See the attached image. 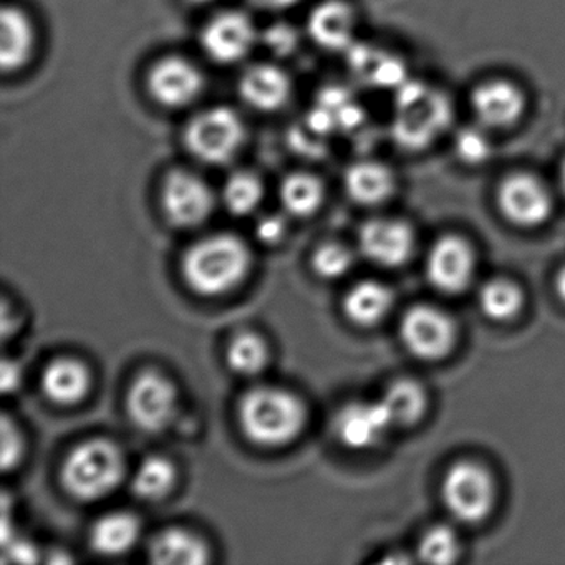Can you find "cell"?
<instances>
[{
  "label": "cell",
  "instance_id": "cell-1",
  "mask_svg": "<svg viewBox=\"0 0 565 565\" xmlns=\"http://www.w3.org/2000/svg\"><path fill=\"white\" fill-rule=\"evenodd\" d=\"M239 425L249 441L266 448L289 445L302 431L307 412L300 398L276 386H257L239 402Z\"/></svg>",
  "mask_w": 565,
  "mask_h": 565
},
{
  "label": "cell",
  "instance_id": "cell-2",
  "mask_svg": "<svg viewBox=\"0 0 565 565\" xmlns=\"http://www.w3.org/2000/svg\"><path fill=\"white\" fill-rule=\"evenodd\" d=\"M249 269V249L233 234L204 237L188 250L183 260L188 286L206 297L230 292L246 279Z\"/></svg>",
  "mask_w": 565,
  "mask_h": 565
},
{
  "label": "cell",
  "instance_id": "cell-3",
  "mask_svg": "<svg viewBox=\"0 0 565 565\" xmlns=\"http://www.w3.org/2000/svg\"><path fill=\"white\" fill-rule=\"evenodd\" d=\"M451 104L429 85H399L393 137L406 150L419 151L431 147L451 125Z\"/></svg>",
  "mask_w": 565,
  "mask_h": 565
},
{
  "label": "cell",
  "instance_id": "cell-4",
  "mask_svg": "<svg viewBox=\"0 0 565 565\" xmlns=\"http://www.w3.org/2000/svg\"><path fill=\"white\" fill-rule=\"evenodd\" d=\"M125 475V458L107 439L82 443L62 466V484L78 501H98L114 492Z\"/></svg>",
  "mask_w": 565,
  "mask_h": 565
},
{
  "label": "cell",
  "instance_id": "cell-5",
  "mask_svg": "<svg viewBox=\"0 0 565 565\" xmlns=\"http://www.w3.org/2000/svg\"><path fill=\"white\" fill-rule=\"evenodd\" d=\"M246 141L243 118L227 107L207 108L193 118L184 134L188 151L213 167L230 163Z\"/></svg>",
  "mask_w": 565,
  "mask_h": 565
},
{
  "label": "cell",
  "instance_id": "cell-6",
  "mask_svg": "<svg viewBox=\"0 0 565 565\" xmlns=\"http://www.w3.org/2000/svg\"><path fill=\"white\" fill-rule=\"evenodd\" d=\"M441 494L452 518L476 524L491 512L495 486L488 469L472 461H461L446 472Z\"/></svg>",
  "mask_w": 565,
  "mask_h": 565
},
{
  "label": "cell",
  "instance_id": "cell-7",
  "mask_svg": "<svg viewBox=\"0 0 565 565\" xmlns=\"http://www.w3.org/2000/svg\"><path fill=\"white\" fill-rule=\"evenodd\" d=\"M476 124L489 131L511 130L527 114V94L511 78L494 77L476 85L469 98Z\"/></svg>",
  "mask_w": 565,
  "mask_h": 565
},
{
  "label": "cell",
  "instance_id": "cell-8",
  "mask_svg": "<svg viewBox=\"0 0 565 565\" xmlns=\"http://www.w3.org/2000/svg\"><path fill=\"white\" fill-rule=\"evenodd\" d=\"M131 422L147 433H161L173 425L178 413V392L173 383L154 372L135 379L127 398Z\"/></svg>",
  "mask_w": 565,
  "mask_h": 565
},
{
  "label": "cell",
  "instance_id": "cell-9",
  "mask_svg": "<svg viewBox=\"0 0 565 565\" xmlns=\"http://www.w3.org/2000/svg\"><path fill=\"white\" fill-rule=\"evenodd\" d=\"M495 200L502 216L521 227L545 223L554 206L547 184L527 171H515L502 178Z\"/></svg>",
  "mask_w": 565,
  "mask_h": 565
},
{
  "label": "cell",
  "instance_id": "cell-10",
  "mask_svg": "<svg viewBox=\"0 0 565 565\" xmlns=\"http://www.w3.org/2000/svg\"><path fill=\"white\" fill-rule=\"evenodd\" d=\"M161 203L174 226L196 227L213 213L214 194L203 178L177 170L164 180Z\"/></svg>",
  "mask_w": 565,
  "mask_h": 565
},
{
  "label": "cell",
  "instance_id": "cell-11",
  "mask_svg": "<svg viewBox=\"0 0 565 565\" xmlns=\"http://www.w3.org/2000/svg\"><path fill=\"white\" fill-rule=\"evenodd\" d=\"M259 41L253 21L243 12H221L201 32L204 54L221 65L244 61Z\"/></svg>",
  "mask_w": 565,
  "mask_h": 565
},
{
  "label": "cell",
  "instance_id": "cell-12",
  "mask_svg": "<svg viewBox=\"0 0 565 565\" xmlns=\"http://www.w3.org/2000/svg\"><path fill=\"white\" fill-rule=\"evenodd\" d=\"M455 323L443 310L416 306L402 320V339L406 349L423 360H438L455 343Z\"/></svg>",
  "mask_w": 565,
  "mask_h": 565
},
{
  "label": "cell",
  "instance_id": "cell-13",
  "mask_svg": "<svg viewBox=\"0 0 565 565\" xmlns=\"http://www.w3.org/2000/svg\"><path fill=\"white\" fill-rule=\"evenodd\" d=\"M204 90L200 68L183 57H164L148 74V92L161 107L178 110L194 104Z\"/></svg>",
  "mask_w": 565,
  "mask_h": 565
},
{
  "label": "cell",
  "instance_id": "cell-14",
  "mask_svg": "<svg viewBox=\"0 0 565 565\" xmlns=\"http://www.w3.org/2000/svg\"><path fill=\"white\" fill-rule=\"evenodd\" d=\"M475 253L458 236H445L436 241L426 260V276L435 289L445 294H458L468 289L475 277Z\"/></svg>",
  "mask_w": 565,
  "mask_h": 565
},
{
  "label": "cell",
  "instance_id": "cell-15",
  "mask_svg": "<svg viewBox=\"0 0 565 565\" xmlns=\"http://www.w3.org/2000/svg\"><path fill=\"white\" fill-rule=\"evenodd\" d=\"M359 246L370 263L382 267H398L412 256L415 234L403 221L379 217L363 224Z\"/></svg>",
  "mask_w": 565,
  "mask_h": 565
},
{
  "label": "cell",
  "instance_id": "cell-16",
  "mask_svg": "<svg viewBox=\"0 0 565 565\" xmlns=\"http://www.w3.org/2000/svg\"><path fill=\"white\" fill-rule=\"evenodd\" d=\"M393 419L382 399L379 402L352 403L337 415L335 435L343 445L352 449L373 448L385 438Z\"/></svg>",
  "mask_w": 565,
  "mask_h": 565
},
{
  "label": "cell",
  "instance_id": "cell-17",
  "mask_svg": "<svg viewBox=\"0 0 565 565\" xmlns=\"http://www.w3.org/2000/svg\"><path fill=\"white\" fill-rule=\"evenodd\" d=\"M310 39L330 52H345L355 45L359 15L343 0H326L310 12L307 21Z\"/></svg>",
  "mask_w": 565,
  "mask_h": 565
},
{
  "label": "cell",
  "instance_id": "cell-18",
  "mask_svg": "<svg viewBox=\"0 0 565 565\" xmlns=\"http://www.w3.org/2000/svg\"><path fill=\"white\" fill-rule=\"evenodd\" d=\"M239 95L254 110L273 114L286 107L292 95V81L277 65L256 64L241 75Z\"/></svg>",
  "mask_w": 565,
  "mask_h": 565
},
{
  "label": "cell",
  "instance_id": "cell-19",
  "mask_svg": "<svg viewBox=\"0 0 565 565\" xmlns=\"http://www.w3.org/2000/svg\"><path fill=\"white\" fill-rule=\"evenodd\" d=\"M34 22L19 6H4L0 14V65L6 74L21 71L35 51Z\"/></svg>",
  "mask_w": 565,
  "mask_h": 565
},
{
  "label": "cell",
  "instance_id": "cell-20",
  "mask_svg": "<svg viewBox=\"0 0 565 565\" xmlns=\"http://www.w3.org/2000/svg\"><path fill=\"white\" fill-rule=\"evenodd\" d=\"M347 194L360 206H379L395 194L396 174L379 160H360L347 168Z\"/></svg>",
  "mask_w": 565,
  "mask_h": 565
},
{
  "label": "cell",
  "instance_id": "cell-21",
  "mask_svg": "<svg viewBox=\"0 0 565 565\" xmlns=\"http://www.w3.org/2000/svg\"><path fill=\"white\" fill-rule=\"evenodd\" d=\"M90 388V370L81 360L71 356L54 360L42 373V390L55 405H77Z\"/></svg>",
  "mask_w": 565,
  "mask_h": 565
},
{
  "label": "cell",
  "instance_id": "cell-22",
  "mask_svg": "<svg viewBox=\"0 0 565 565\" xmlns=\"http://www.w3.org/2000/svg\"><path fill=\"white\" fill-rule=\"evenodd\" d=\"M151 561L161 565H203L210 561L207 545L193 532L167 529L150 544Z\"/></svg>",
  "mask_w": 565,
  "mask_h": 565
},
{
  "label": "cell",
  "instance_id": "cell-23",
  "mask_svg": "<svg viewBox=\"0 0 565 565\" xmlns=\"http://www.w3.org/2000/svg\"><path fill=\"white\" fill-rule=\"evenodd\" d=\"M140 532V521L134 514L114 512L95 522L92 527L90 544L97 554H127L137 544Z\"/></svg>",
  "mask_w": 565,
  "mask_h": 565
},
{
  "label": "cell",
  "instance_id": "cell-24",
  "mask_svg": "<svg viewBox=\"0 0 565 565\" xmlns=\"http://www.w3.org/2000/svg\"><path fill=\"white\" fill-rule=\"evenodd\" d=\"M392 306V290L375 280L356 284L343 300L347 317L362 327L375 326L385 319Z\"/></svg>",
  "mask_w": 565,
  "mask_h": 565
},
{
  "label": "cell",
  "instance_id": "cell-25",
  "mask_svg": "<svg viewBox=\"0 0 565 565\" xmlns=\"http://www.w3.org/2000/svg\"><path fill=\"white\" fill-rule=\"evenodd\" d=\"M322 181L316 174L299 173L289 174L280 184V201L284 210L297 217H307L319 210L323 201Z\"/></svg>",
  "mask_w": 565,
  "mask_h": 565
},
{
  "label": "cell",
  "instance_id": "cell-26",
  "mask_svg": "<svg viewBox=\"0 0 565 565\" xmlns=\"http://www.w3.org/2000/svg\"><path fill=\"white\" fill-rule=\"evenodd\" d=\"M174 479H177V471L171 461L161 456H151L138 466L131 481V489L145 501H160L164 495L170 494Z\"/></svg>",
  "mask_w": 565,
  "mask_h": 565
},
{
  "label": "cell",
  "instance_id": "cell-27",
  "mask_svg": "<svg viewBox=\"0 0 565 565\" xmlns=\"http://www.w3.org/2000/svg\"><path fill=\"white\" fill-rule=\"evenodd\" d=\"M382 402L385 403L393 425H412L425 412L426 398L422 386L412 380H398L386 390Z\"/></svg>",
  "mask_w": 565,
  "mask_h": 565
},
{
  "label": "cell",
  "instance_id": "cell-28",
  "mask_svg": "<svg viewBox=\"0 0 565 565\" xmlns=\"http://www.w3.org/2000/svg\"><path fill=\"white\" fill-rule=\"evenodd\" d=\"M264 200V184L249 171H237L224 184L223 201L236 216H249Z\"/></svg>",
  "mask_w": 565,
  "mask_h": 565
},
{
  "label": "cell",
  "instance_id": "cell-29",
  "mask_svg": "<svg viewBox=\"0 0 565 565\" xmlns=\"http://www.w3.org/2000/svg\"><path fill=\"white\" fill-rule=\"evenodd\" d=\"M522 292L515 284L504 279L491 280L479 294V306L482 312L492 320H509L521 310Z\"/></svg>",
  "mask_w": 565,
  "mask_h": 565
},
{
  "label": "cell",
  "instance_id": "cell-30",
  "mask_svg": "<svg viewBox=\"0 0 565 565\" xmlns=\"http://www.w3.org/2000/svg\"><path fill=\"white\" fill-rule=\"evenodd\" d=\"M269 350L266 342L256 333H241L227 349V363L233 372L243 376H254L266 369Z\"/></svg>",
  "mask_w": 565,
  "mask_h": 565
},
{
  "label": "cell",
  "instance_id": "cell-31",
  "mask_svg": "<svg viewBox=\"0 0 565 565\" xmlns=\"http://www.w3.org/2000/svg\"><path fill=\"white\" fill-rule=\"evenodd\" d=\"M461 551L458 535L448 525H435L423 535L418 545V555L426 564H451Z\"/></svg>",
  "mask_w": 565,
  "mask_h": 565
},
{
  "label": "cell",
  "instance_id": "cell-32",
  "mask_svg": "<svg viewBox=\"0 0 565 565\" xmlns=\"http://www.w3.org/2000/svg\"><path fill=\"white\" fill-rule=\"evenodd\" d=\"M491 131L476 124L462 128L455 138V151L458 160L466 167H481L492 157Z\"/></svg>",
  "mask_w": 565,
  "mask_h": 565
},
{
  "label": "cell",
  "instance_id": "cell-33",
  "mask_svg": "<svg viewBox=\"0 0 565 565\" xmlns=\"http://www.w3.org/2000/svg\"><path fill=\"white\" fill-rule=\"evenodd\" d=\"M312 266L317 276L323 279H339L352 269L353 256L345 246L323 244L313 254Z\"/></svg>",
  "mask_w": 565,
  "mask_h": 565
},
{
  "label": "cell",
  "instance_id": "cell-34",
  "mask_svg": "<svg viewBox=\"0 0 565 565\" xmlns=\"http://www.w3.org/2000/svg\"><path fill=\"white\" fill-rule=\"evenodd\" d=\"M266 45L273 54L284 57L296 52L299 45V35L289 25L277 24L266 32Z\"/></svg>",
  "mask_w": 565,
  "mask_h": 565
},
{
  "label": "cell",
  "instance_id": "cell-35",
  "mask_svg": "<svg viewBox=\"0 0 565 565\" xmlns=\"http://www.w3.org/2000/svg\"><path fill=\"white\" fill-rule=\"evenodd\" d=\"M22 451H24V448H22L21 435L11 425V422L4 418V422H2V468H4V471L18 466L22 458Z\"/></svg>",
  "mask_w": 565,
  "mask_h": 565
},
{
  "label": "cell",
  "instance_id": "cell-36",
  "mask_svg": "<svg viewBox=\"0 0 565 565\" xmlns=\"http://www.w3.org/2000/svg\"><path fill=\"white\" fill-rule=\"evenodd\" d=\"M257 239L264 244H277L282 241L284 234H286V223L282 217L279 216H267L259 221L256 227Z\"/></svg>",
  "mask_w": 565,
  "mask_h": 565
},
{
  "label": "cell",
  "instance_id": "cell-37",
  "mask_svg": "<svg viewBox=\"0 0 565 565\" xmlns=\"http://www.w3.org/2000/svg\"><path fill=\"white\" fill-rule=\"evenodd\" d=\"M22 373L18 363L4 362L2 363V390L4 393L15 392L21 385Z\"/></svg>",
  "mask_w": 565,
  "mask_h": 565
},
{
  "label": "cell",
  "instance_id": "cell-38",
  "mask_svg": "<svg viewBox=\"0 0 565 565\" xmlns=\"http://www.w3.org/2000/svg\"><path fill=\"white\" fill-rule=\"evenodd\" d=\"M254 8L263 9V11H286L294 8L302 0H247Z\"/></svg>",
  "mask_w": 565,
  "mask_h": 565
},
{
  "label": "cell",
  "instance_id": "cell-39",
  "mask_svg": "<svg viewBox=\"0 0 565 565\" xmlns=\"http://www.w3.org/2000/svg\"><path fill=\"white\" fill-rule=\"evenodd\" d=\"M12 558L19 562H34L35 561V552L31 545L28 544H19L12 547Z\"/></svg>",
  "mask_w": 565,
  "mask_h": 565
},
{
  "label": "cell",
  "instance_id": "cell-40",
  "mask_svg": "<svg viewBox=\"0 0 565 565\" xmlns=\"http://www.w3.org/2000/svg\"><path fill=\"white\" fill-rule=\"evenodd\" d=\"M555 287H557L558 297L565 302V267L558 273L557 282H555Z\"/></svg>",
  "mask_w": 565,
  "mask_h": 565
},
{
  "label": "cell",
  "instance_id": "cell-41",
  "mask_svg": "<svg viewBox=\"0 0 565 565\" xmlns=\"http://www.w3.org/2000/svg\"><path fill=\"white\" fill-rule=\"evenodd\" d=\"M558 186H561L562 194L565 196V158L562 161L561 170H558Z\"/></svg>",
  "mask_w": 565,
  "mask_h": 565
},
{
  "label": "cell",
  "instance_id": "cell-42",
  "mask_svg": "<svg viewBox=\"0 0 565 565\" xmlns=\"http://www.w3.org/2000/svg\"><path fill=\"white\" fill-rule=\"evenodd\" d=\"M190 2H193V4L196 6H206L211 4V2H214V0H190Z\"/></svg>",
  "mask_w": 565,
  "mask_h": 565
}]
</instances>
